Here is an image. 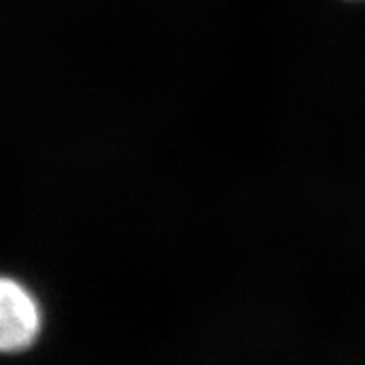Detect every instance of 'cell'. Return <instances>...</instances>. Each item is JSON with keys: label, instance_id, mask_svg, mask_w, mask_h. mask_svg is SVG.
I'll list each match as a JSON object with an SVG mask.
<instances>
[{"label": "cell", "instance_id": "6da1fadb", "mask_svg": "<svg viewBox=\"0 0 365 365\" xmlns=\"http://www.w3.org/2000/svg\"><path fill=\"white\" fill-rule=\"evenodd\" d=\"M41 331V309L21 282L0 274V354L26 351Z\"/></svg>", "mask_w": 365, "mask_h": 365}]
</instances>
